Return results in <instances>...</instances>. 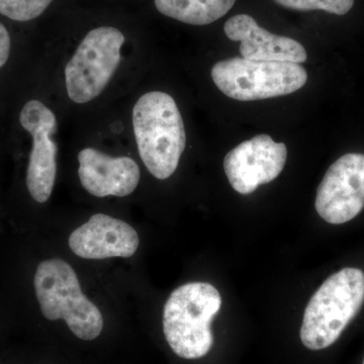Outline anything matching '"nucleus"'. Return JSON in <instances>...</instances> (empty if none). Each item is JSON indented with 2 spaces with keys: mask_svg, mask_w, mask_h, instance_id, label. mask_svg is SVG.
I'll use <instances>...</instances> for the list:
<instances>
[{
  "mask_svg": "<svg viewBox=\"0 0 364 364\" xmlns=\"http://www.w3.org/2000/svg\"><path fill=\"white\" fill-rule=\"evenodd\" d=\"M159 13L193 26L214 23L229 13L236 0H154Z\"/></svg>",
  "mask_w": 364,
  "mask_h": 364,
  "instance_id": "ddd939ff",
  "label": "nucleus"
},
{
  "mask_svg": "<svg viewBox=\"0 0 364 364\" xmlns=\"http://www.w3.org/2000/svg\"><path fill=\"white\" fill-rule=\"evenodd\" d=\"M364 303V272L346 267L325 280L313 294L301 328V340L310 350L331 346L355 318Z\"/></svg>",
  "mask_w": 364,
  "mask_h": 364,
  "instance_id": "7ed1b4c3",
  "label": "nucleus"
},
{
  "mask_svg": "<svg viewBox=\"0 0 364 364\" xmlns=\"http://www.w3.org/2000/svg\"><path fill=\"white\" fill-rule=\"evenodd\" d=\"M315 207L333 225L351 221L363 210V154L348 153L333 163L318 186Z\"/></svg>",
  "mask_w": 364,
  "mask_h": 364,
  "instance_id": "0eeeda50",
  "label": "nucleus"
},
{
  "mask_svg": "<svg viewBox=\"0 0 364 364\" xmlns=\"http://www.w3.org/2000/svg\"><path fill=\"white\" fill-rule=\"evenodd\" d=\"M221 306V294L208 282H189L170 294L163 311V332L177 356L207 355L214 344L210 324Z\"/></svg>",
  "mask_w": 364,
  "mask_h": 364,
  "instance_id": "f03ea898",
  "label": "nucleus"
},
{
  "mask_svg": "<svg viewBox=\"0 0 364 364\" xmlns=\"http://www.w3.org/2000/svg\"><path fill=\"white\" fill-rule=\"evenodd\" d=\"M11 37L6 26L0 23V68L4 66L11 53Z\"/></svg>",
  "mask_w": 364,
  "mask_h": 364,
  "instance_id": "dca6fc26",
  "label": "nucleus"
},
{
  "mask_svg": "<svg viewBox=\"0 0 364 364\" xmlns=\"http://www.w3.org/2000/svg\"><path fill=\"white\" fill-rule=\"evenodd\" d=\"M124 43V33L112 26H100L85 36L65 68L72 102L86 104L104 91L119 65Z\"/></svg>",
  "mask_w": 364,
  "mask_h": 364,
  "instance_id": "423d86ee",
  "label": "nucleus"
},
{
  "mask_svg": "<svg viewBox=\"0 0 364 364\" xmlns=\"http://www.w3.org/2000/svg\"><path fill=\"white\" fill-rule=\"evenodd\" d=\"M279 6L299 11H325L344 16L353 7L354 0H274Z\"/></svg>",
  "mask_w": 364,
  "mask_h": 364,
  "instance_id": "2eb2a0df",
  "label": "nucleus"
},
{
  "mask_svg": "<svg viewBox=\"0 0 364 364\" xmlns=\"http://www.w3.org/2000/svg\"><path fill=\"white\" fill-rule=\"evenodd\" d=\"M78 176L83 188L97 198H124L135 191L140 181V169L130 157H112L95 148L78 154Z\"/></svg>",
  "mask_w": 364,
  "mask_h": 364,
  "instance_id": "9b49d317",
  "label": "nucleus"
},
{
  "mask_svg": "<svg viewBox=\"0 0 364 364\" xmlns=\"http://www.w3.org/2000/svg\"><path fill=\"white\" fill-rule=\"evenodd\" d=\"M287 158V146L268 135H258L230 151L224 159L225 173L232 188L250 195L261 184L282 173Z\"/></svg>",
  "mask_w": 364,
  "mask_h": 364,
  "instance_id": "1a4fd4ad",
  "label": "nucleus"
},
{
  "mask_svg": "<svg viewBox=\"0 0 364 364\" xmlns=\"http://www.w3.org/2000/svg\"><path fill=\"white\" fill-rule=\"evenodd\" d=\"M139 244V235L131 225L105 214L93 215L69 237L72 252L85 259L130 258Z\"/></svg>",
  "mask_w": 364,
  "mask_h": 364,
  "instance_id": "9d476101",
  "label": "nucleus"
},
{
  "mask_svg": "<svg viewBox=\"0 0 364 364\" xmlns=\"http://www.w3.org/2000/svg\"><path fill=\"white\" fill-rule=\"evenodd\" d=\"M224 30L230 40L241 43L240 53L244 59L301 64L308 57L303 45L291 38L268 32L248 14L229 18Z\"/></svg>",
  "mask_w": 364,
  "mask_h": 364,
  "instance_id": "f8f14e48",
  "label": "nucleus"
},
{
  "mask_svg": "<svg viewBox=\"0 0 364 364\" xmlns=\"http://www.w3.org/2000/svg\"><path fill=\"white\" fill-rule=\"evenodd\" d=\"M363 364H364V359H363Z\"/></svg>",
  "mask_w": 364,
  "mask_h": 364,
  "instance_id": "f3484780",
  "label": "nucleus"
},
{
  "mask_svg": "<svg viewBox=\"0 0 364 364\" xmlns=\"http://www.w3.org/2000/svg\"><path fill=\"white\" fill-rule=\"evenodd\" d=\"M20 122L33 136L26 186L33 200L44 203L51 196L56 181L57 145L52 139L57 131L56 117L43 102L30 100L21 109Z\"/></svg>",
  "mask_w": 364,
  "mask_h": 364,
  "instance_id": "6e6552de",
  "label": "nucleus"
},
{
  "mask_svg": "<svg viewBox=\"0 0 364 364\" xmlns=\"http://www.w3.org/2000/svg\"><path fill=\"white\" fill-rule=\"evenodd\" d=\"M210 74L225 95L240 102L289 95L301 90L308 80L306 69L299 64L244 58L218 62Z\"/></svg>",
  "mask_w": 364,
  "mask_h": 364,
  "instance_id": "39448f33",
  "label": "nucleus"
},
{
  "mask_svg": "<svg viewBox=\"0 0 364 364\" xmlns=\"http://www.w3.org/2000/svg\"><path fill=\"white\" fill-rule=\"evenodd\" d=\"M133 127L145 166L156 178H169L186 145V128L176 100L162 91L142 95L134 107Z\"/></svg>",
  "mask_w": 364,
  "mask_h": 364,
  "instance_id": "f257e3e1",
  "label": "nucleus"
},
{
  "mask_svg": "<svg viewBox=\"0 0 364 364\" xmlns=\"http://www.w3.org/2000/svg\"><path fill=\"white\" fill-rule=\"evenodd\" d=\"M33 284L46 318L65 321L70 331L85 341L100 336L104 329L102 312L83 294L71 265L59 258L43 261L36 272Z\"/></svg>",
  "mask_w": 364,
  "mask_h": 364,
  "instance_id": "20e7f679",
  "label": "nucleus"
},
{
  "mask_svg": "<svg viewBox=\"0 0 364 364\" xmlns=\"http://www.w3.org/2000/svg\"><path fill=\"white\" fill-rule=\"evenodd\" d=\"M53 0H0V14L16 21H32L44 13Z\"/></svg>",
  "mask_w": 364,
  "mask_h": 364,
  "instance_id": "4468645a",
  "label": "nucleus"
}]
</instances>
